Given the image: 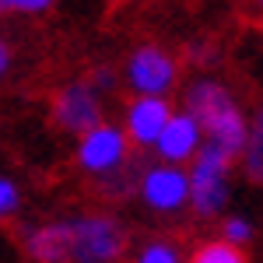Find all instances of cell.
Wrapping results in <instances>:
<instances>
[{
  "instance_id": "cell-1",
  "label": "cell",
  "mask_w": 263,
  "mask_h": 263,
  "mask_svg": "<svg viewBox=\"0 0 263 263\" xmlns=\"http://www.w3.org/2000/svg\"><path fill=\"white\" fill-rule=\"evenodd\" d=\"M123 253V228L112 218H81L70 224V260L112 263Z\"/></svg>"
},
{
  "instance_id": "cell-2",
  "label": "cell",
  "mask_w": 263,
  "mask_h": 263,
  "mask_svg": "<svg viewBox=\"0 0 263 263\" xmlns=\"http://www.w3.org/2000/svg\"><path fill=\"white\" fill-rule=\"evenodd\" d=\"M224 158L221 151L211 144L197 155V168H193V200L200 214H214L224 203Z\"/></svg>"
},
{
  "instance_id": "cell-3",
  "label": "cell",
  "mask_w": 263,
  "mask_h": 263,
  "mask_svg": "<svg viewBox=\"0 0 263 263\" xmlns=\"http://www.w3.org/2000/svg\"><path fill=\"white\" fill-rule=\"evenodd\" d=\"M53 116H57V123L67 126V130H78V134L88 130V134H91V130H99V102L91 99L88 88L74 84V88L60 91Z\"/></svg>"
},
{
  "instance_id": "cell-4",
  "label": "cell",
  "mask_w": 263,
  "mask_h": 263,
  "mask_svg": "<svg viewBox=\"0 0 263 263\" xmlns=\"http://www.w3.org/2000/svg\"><path fill=\"white\" fill-rule=\"evenodd\" d=\"M130 78L141 91H162L172 84V60L158 49H141L130 63Z\"/></svg>"
},
{
  "instance_id": "cell-5",
  "label": "cell",
  "mask_w": 263,
  "mask_h": 263,
  "mask_svg": "<svg viewBox=\"0 0 263 263\" xmlns=\"http://www.w3.org/2000/svg\"><path fill=\"white\" fill-rule=\"evenodd\" d=\"M123 158V137L109 126H99L91 130L81 144V162L88 168H112V165Z\"/></svg>"
},
{
  "instance_id": "cell-6",
  "label": "cell",
  "mask_w": 263,
  "mask_h": 263,
  "mask_svg": "<svg viewBox=\"0 0 263 263\" xmlns=\"http://www.w3.org/2000/svg\"><path fill=\"white\" fill-rule=\"evenodd\" d=\"M165 123H168V105L162 99H141L134 105V112H130V137L141 144L158 141Z\"/></svg>"
},
{
  "instance_id": "cell-7",
  "label": "cell",
  "mask_w": 263,
  "mask_h": 263,
  "mask_svg": "<svg viewBox=\"0 0 263 263\" xmlns=\"http://www.w3.org/2000/svg\"><path fill=\"white\" fill-rule=\"evenodd\" d=\"M28 253L39 263H67L70 260V224H46L28 239Z\"/></svg>"
},
{
  "instance_id": "cell-8",
  "label": "cell",
  "mask_w": 263,
  "mask_h": 263,
  "mask_svg": "<svg viewBox=\"0 0 263 263\" xmlns=\"http://www.w3.org/2000/svg\"><path fill=\"white\" fill-rule=\"evenodd\" d=\"M144 197H147V203L168 211V207L182 203V197H186V179H182L179 172H172V168H158V172H151L147 182H144Z\"/></svg>"
},
{
  "instance_id": "cell-9",
  "label": "cell",
  "mask_w": 263,
  "mask_h": 263,
  "mask_svg": "<svg viewBox=\"0 0 263 263\" xmlns=\"http://www.w3.org/2000/svg\"><path fill=\"white\" fill-rule=\"evenodd\" d=\"M190 109H193V116L207 126L211 120H218V116H224V112H232L235 105H232L228 95H224V88H218V84H211V81H200L193 91H190Z\"/></svg>"
},
{
  "instance_id": "cell-10",
  "label": "cell",
  "mask_w": 263,
  "mask_h": 263,
  "mask_svg": "<svg viewBox=\"0 0 263 263\" xmlns=\"http://www.w3.org/2000/svg\"><path fill=\"white\" fill-rule=\"evenodd\" d=\"M197 144V123L190 116H179V120H168L158 137V147H162L165 158H186Z\"/></svg>"
},
{
  "instance_id": "cell-11",
  "label": "cell",
  "mask_w": 263,
  "mask_h": 263,
  "mask_svg": "<svg viewBox=\"0 0 263 263\" xmlns=\"http://www.w3.org/2000/svg\"><path fill=\"white\" fill-rule=\"evenodd\" d=\"M246 168H249V179L263 182V109H260V116H256V123H253V141H249Z\"/></svg>"
},
{
  "instance_id": "cell-12",
  "label": "cell",
  "mask_w": 263,
  "mask_h": 263,
  "mask_svg": "<svg viewBox=\"0 0 263 263\" xmlns=\"http://www.w3.org/2000/svg\"><path fill=\"white\" fill-rule=\"evenodd\" d=\"M190 263H246V256L228 242H211V246H203Z\"/></svg>"
},
{
  "instance_id": "cell-13",
  "label": "cell",
  "mask_w": 263,
  "mask_h": 263,
  "mask_svg": "<svg viewBox=\"0 0 263 263\" xmlns=\"http://www.w3.org/2000/svg\"><path fill=\"white\" fill-rule=\"evenodd\" d=\"M53 0H0V11H42Z\"/></svg>"
},
{
  "instance_id": "cell-14",
  "label": "cell",
  "mask_w": 263,
  "mask_h": 263,
  "mask_svg": "<svg viewBox=\"0 0 263 263\" xmlns=\"http://www.w3.org/2000/svg\"><path fill=\"white\" fill-rule=\"evenodd\" d=\"M137 263H176V253H172L168 246H151Z\"/></svg>"
},
{
  "instance_id": "cell-15",
  "label": "cell",
  "mask_w": 263,
  "mask_h": 263,
  "mask_svg": "<svg viewBox=\"0 0 263 263\" xmlns=\"http://www.w3.org/2000/svg\"><path fill=\"white\" fill-rule=\"evenodd\" d=\"M224 235H228V246H239V242L249 239V224H246V221H228Z\"/></svg>"
},
{
  "instance_id": "cell-16",
  "label": "cell",
  "mask_w": 263,
  "mask_h": 263,
  "mask_svg": "<svg viewBox=\"0 0 263 263\" xmlns=\"http://www.w3.org/2000/svg\"><path fill=\"white\" fill-rule=\"evenodd\" d=\"M14 203H18V193H14V186H11L7 179H0V214H7Z\"/></svg>"
},
{
  "instance_id": "cell-17",
  "label": "cell",
  "mask_w": 263,
  "mask_h": 263,
  "mask_svg": "<svg viewBox=\"0 0 263 263\" xmlns=\"http://www.w3.org/2000/svg\"><path fill=\"white\" fill-rule=\"evenodd\" d=\"M4 67H7V46L0 42V70H4Z\"/></svg>"
}]
</instances>
